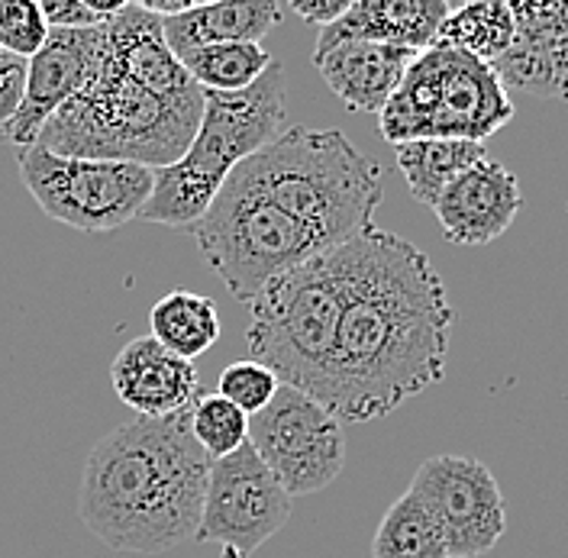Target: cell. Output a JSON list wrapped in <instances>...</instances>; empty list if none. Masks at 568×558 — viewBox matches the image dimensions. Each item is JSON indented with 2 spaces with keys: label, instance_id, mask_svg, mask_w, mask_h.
Segmentation results:
<instances>
[{
  "label": "cell",
  "instance_id": "21",
  "mask_svg": "<svg viewBox=\"0 0 568 558\" xmlns=\"http://www.w3.org/2000/svg\"><path fill=\"white\" fill-rule=\"evenodd\" d=\"M149 326L152 339L184 362H194L220 339L216 304L194 291H172L159 297L149 311Z\"/></svg>",
  "mask_w": 568,
  "mask_h": 558
},
{
  "label": "cell",
  "instance_id": "22",
  "mask_svg": "<svg viewBox=\"0 0 568 558\" xmlns=\"http://www.w3.org/2000/svg\"><path fill=\"white\" fill-rule=\"evenodd\" d=\"M517 23H514V10L504 0H475V3H462L453 7L449 17L439 27L436 45L465 52L485 65H495L497 59L514 45Z\"/></svg>",
  "mask_w": 568,
  "mask_h": 558
},
{
  "label": "cell",
  "instance_id": "13",
  "mask_svg": "<svg viewBox=\"0 0 568 558\" xmlns=\"http://www.w3.org/2000/svg\"><path fill=\"white\" fill-rule=\"evenodd\" d=\"M104 49V27L91 30H52L45 45L27 62V94L17 120L0 140L30 149L42 126L84 88Z\"/></svg>",
  "mask_w": 568,
  "mask_h": 558
},
{
  "label": "cell",
  "instance_id": "3",
  "mask_svg": "<svg viewBox=\"0 0 568 558\" xmlns=\"http://www.w3.org/2000/svg\"><path fill=\"white\" fill-rule=\"evenodd\" d=\"M211 465L191 433V407L130 419L88 455L78 517L116 552H169L201 526Z\"/></svg>",
  "mask_w": 568,
  "mask_h": 558
},
{
  "label": "cell",
  "instance_id": "10",
  "mask_svg": "<svg viewBox=\"0 0 568 558\" xmlns=\"http://www.w3.org/2000/svg\"><path fill=\"white\" fill-rule=\"evenodd\" d=\"M248 446L291 500L333 485L346 465L343 423L311 394L287 384L265 410L248 417Z\"/></svg>",
  "mask_w": 568,
  "mask_h": 558
},
{
  "label": "cell",
  "instance_id": "20",
  "mask_svg": "<svg viewBox=\"0 0 568 558\" xmlns=\"http://www.w3.org/2000/svg\"><path fill=\"white\" fill-rule=\"evenodd\" d=\"M397 169L407 181L414 201L433 210L439 194L468 169L488 159L485 142L468 140H417L394 145Z\"/></svg>",
  "mask_w": 568,
  "mask_h": 558
},
{
  "label": "cell",
  "instance_id": "1",
  "mask_svg": "<svg viewBox=\"0 0 568 558\" xmlns=\"http://www.w3.org/2000/svg\"><path fill=\"white\" fill-rule=\"evenodd\" d=\"M339 258L346 304L320 404L368 423L443 382L456 307L426 252L388 230L358 233Z\"/></svg>",
  "mask_w": 568,
  "mask_h": 558
},
{
  "label": "cell",
  "instance_id": "24",
  "mask_svg": "<svg viewBox=\"0 0 568 558\" xmlns=\"http://www.w3.org/2000/svg\"><path fill=\"white\" fill-rule=\"evenodd\" d=\"M372 558H449L443 529L410 490L382 517L372 539Z\"/></svg>",
  "mask_w": 568,
  "mask_h": 558
},
{
  "label": "cell",
  "instance_id": "12",
  "mask_svg": "<svg viewBox=\"0 0 568 558\" xmlns=\"http://www.w3.org/2000/svg\"><path fill=\"white\" fill-rule=\"evenodd\" d=\"M410 494L443 529L449 558L488 556L507 532V500L478 458L433 455L417 468Z\"/></svg>",
  "mask_w": 568,
  "mask_h": 558
},
{
  "label": "cell",
  "instance_id": "2",
  "mask_svg": "<svg viewBox=\"0 0 568 558\" xmlns=\"http://www.w3.org/2000/svg\"><path fill=\"white\" fill-rule=\"evenodd\" d=\"M201 113L204 91L169 49L162 20L140 3H123L104 23V49L91 78L42 126L36 145L159 172L187 152Z\"/></svg>",
  "mask_w": 568,
  "mask_h": 558
},
{
  "label": "cell",
  "instance_id": "30",
  "mask_svg": "<svg viewBox=\"0 0 568 558\" xmlns=\"http://www.w3.org/2000/svg\"><path fill=\"white\" fill-rule=\"evenodd\" d=\"M349 3H353V0H294L291 10H294L307 27L326 30V27H333V23L349 10Z\"/></svg>",
  "mask_w": 568,
  "mask_h": 558
},
{
  "label": "cell",
  "instance_id": "7",
  "mask_svg": "<svg viewBox=\"0 0 568 558\" xmlns=\"http://www.w3.org/2000/svg\"><path fill=\"white\" fill-rule=\"evenodd\" d=\"M514 120V104L491 65L433 45L414 59L400 88L378 113L382 140L485 142Z\"/></svg>",
  "mask_w": 568,
  "mask_h": 558
},
{
  "label": "cell",
  "instance_id": "31",
  "mask_svg": "<svg viewBox=\"0 0 568 558\" xmlns=\"http://www.w3.org/2000/svg\"><path fill=\"white\" fill-rule=\"evenodd\" d=\"M10 59H13V55H3V52H0V69H3V65H7Z\"/></svg>",
  "mask_w": 568,
  "mask_h": 558
},
{
  "label": "cell",
  "instance_id": "25",
  "mask_svg": "<svg viewBox=\"0 0 568 558\" xmlns=\"http://www.w3.org/2000/svg\"><path fill=\"white\" fill-rule=\"evenodd\" d=\"M191 433L211 461H220L248 443V417L220 394H207L191 404Z\"/></svg>",
  "mask_w": 568,
  "mask_h": 558
},
{
  "label": "cell",
  "instance_id": "5",
  "mask_svg": "<svg viewBox=\"0 0 568 558\" xmlns=\"http://www.w3.org/2000/svg\"><path fill=\"white\" fill-rule=\"evenodd\" d=\"M284 101L287 71L282 62H272L265 74L240 94L204 91V113L194 142L175 165L155 172V187L140 220L191 230L207 213L236 165L282 133Z\"/></svg>",
  "mask_w": 568,
  "mask_h": 558
},
{
  "label": "cell",
  "instance_id": "8",
  "mask_svg": "<svg viewBox=\"0 0 568 558\" xmlns=\"http://www.w3.org/2000/svg\"><path fill=\"white\" fill-rule=\"evenodd\" d=\"M187 233L207 268L243 304H252L265 284L291 268L329 252L314 230L233 181L220 187L207 213Z\"/></svg>",
  "mask_w": 568,
  "mask_h": 558
},
{
  "label": "cell",
  "instance_id": "23",
  "mask_svg": "<svg viewBox=\"0 0 568 558\" xmlns=\"http://www.w3.org/2000/svg\"><path fill=\"white\" fill-rule=\"evenodd\" d=\"M178 62L201 91L240 94L265 74V69L272 65V55L265 52V45L255 42H230V45L191 49L178 55Z\"/></svg>",
  "mask_w": 568,
  "mask_h": 558
},
{
  "label": "cell",
  "instance_id": "19",
  "mask_svg": "<svg viewBox=\"0 0 568 558\" xmlns=\"http://www.w3.org/2000/svg\"><path fill=\"white\" fill-rule=\"evenodd\" d=\"M282 20V7L275 0H233V3H194L187 13L162 20V33L169 49L178 55L201 45H230L255 42L262 45Z\"/></svg>",
  "mask_w": 568,
  "mask_h": 558
},
{
  "label": "cell",
  "instance_id": "6",
  "mask_svg": "<svg viewBox=\"0 0 568 558\" xmlns=\"http://www.w3.org/2000/svg\"><path fill=\"white\" fill-rule=\"evenodd\" d=\"M346 304L339 245L265 284L248 304V355L287 387L320 400Z\"/></svg>",
  "mask_w": 568,
  "mask_h": 558
},
{
  "label": "cell",
  "instance_id": "15",
  "mask_svg": "<svg viewBox=\"0 0 568 558\" xmlns=\"http://www.w3.org/2000/svg\"><path fill=\"white\" fill-rule=\"evenodd\" d=\"M524 207L520 181L500 162H478L462 172L433 204L443 240L453 245H488L500 240Z\"/></svg>",
  "mask_w": 568,
  "mask_h": 558
},
{
  "label": "cell",
  "instance_id": "4",
  "mask_svg": "<svg viewBox=\"0 0 568 558\" xmlns=\"http://www.w3.org/2000/svg\"><path fill=\"white\" fill-rule=\"evenodd\" d=\"M226 181L314 230L326 248L372 230L375 210L385 201L382 165L339 130L287 126Z\"/></svg>",
  "mask_w": 568,
  "mask_h": 558
},
{
  "label": "cell",
  "instance_id": "9",
  "mask_svg": "<svg viewBox=\"0 0 568 558\" xmlns=\"http://www.w3.org/2000/svg\"><path fill=\"white\" fill-rule=\"evenodd\" d=\"M17 169L42 213L81 233H113L140 220L155 187L145 165L55 155L39 145L20 149Z\"/></svg>",
  "mask_w": 568,
  "mask_h": 558
},
{
  "label": "cell",
  "instance_id": "11",
  "mask_svg": "<svg viewBox=\"0 0 568 558\" xmlns=\"http://www.w3.org/2000/svg\"><path fill=\"white\" fill-rule=\"evenodd\" d=\"M291 520V497L262 458L243 446L211 465L207 497L194 542L220 546L223 558H252Z\"/></svg>",
  "mask_w": 568,
  "mask_h": 558
},
{
  "label": "cell",
  "instance_id": "27",
  "mask_svg": "<svg viewBox=\"0 0 568 558\" xmlns=\"http://www.w3.org/2000/svg\"><path fill=\"white\" fill-rule=\"evenodd\" d=\"M49 27L33 0H0V52L30 62L45 45Z\"/></svg>",
  "mask_w": 568,
  "mask_h": 558
},
{
  "label": "cell",
  "instance_id": "28",
  "mask_svg": "<svg viewBox=\"0 0 568 558\" xmlns=\"http://www.w3.org/2000/svg\"><path fill=\"white\" fill-rule=\"evenodd\" d=\"M123 10V0H42L39 13L45 20L49 30H91V27H104L113 13Z\"/></svg>",
  "mask_w": 568,
  "mask_h": 558
},
{
  "label": "cell",
  "instance_id": "14",
  "mask_svg": "<svg viewBox=\"0 0 568 558\" xmlns=\"http://www.w3.org/2000/svg\"><path fill=\"white\" fill-rule=\"evenodd\" d=\"M517 35L497 59L504 88L568 101V3H510Z\"/></svg>",
  "mask_w": 568,
  "mask_h": 558
},
{
  "label": "cell",
  "instance_id": "29",
  "mask_svg": "<svg viewBox=\"0 0 568 558\" xmlns=\"http://www.w3.org/2000/svg\"><path fill=\"white\" fill-rule=\"evenodd\" d=\"M23 94H27V62L10 59L0 69V133L17 120L23 106Z\"/></svg>",
  "mask_w": 568,
  "mask_h": 558
},
{
  "label": "cell",
  "instance_id": "17",
  "mask_svg": "<svg viewBox=\"0 0 568 558\" xmlns=\"http://www.w3.org/2000/svg\"><path fill=\"white\" fill-rule=\"evenodd\" d=\"M449 10L453 7L443 0H358L333 27L320 30L314 55L339 42H378L426 52L436 45Z\"/></svg>",
  "mask_w": 568,
  "mask_h": 558
},
{
  "label": "cell",
  "instance_id": "18",
  "mask_svg": "<svg viewBox=\"0 0 568 558\" xmlns=\"http://www.w3.org/2000/svg\"><path fill=\"white\" fill-rule=\"evenodd\" d=\"M417 55L420 52L378 42H339L314 55V69L349 110L382 113Z\"/></svg>",
  "mask_w": 568,
  "mask_h": 558
},
{
  "label": "cell",
  "instance_id": "26",
  "mask_svg": "<svg viewBox=\"0 0 568 558\" xmlns=\"http://www.w3.org/2000/svg\"><path fill=\"white\" fill-rule=\"evenodd\" d=\"M278 387L282 382L255 358L230 362L216 378V394L223 400H230L233 407H240L246 417H255L258 410H265L272 404V397L278 394Z\"/></svg>",
  "mask_w": 568,
  "mask_h": 558
},
{
  "label": "cell",
  "instance_id": "16",
  "mask_svg": "<svg viewBox=\"0 0 568 558\" xmlns=\"http://www.w3.org/2000/svg\"><path fill=\"white\" fill-rule=\"evenodd\" d=\"M110 387L136 417L159 419L187 410L197 400L201 378L194 362L172 355L152 336H136L116 352Z\"/></svg>",
  "mask_w": 568,
  "mask_h": 558
}]
</instances>
